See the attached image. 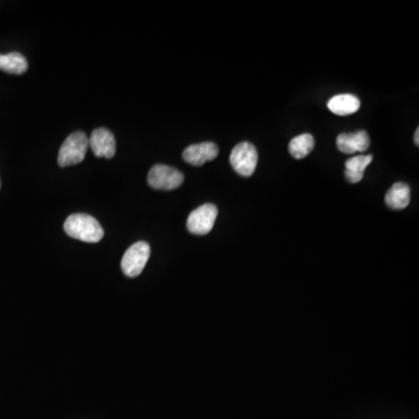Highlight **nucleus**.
Listing matches in <instances>:
<instances>
[{
	"instance_id": "nucleus-16",
	"label": "nucleus",
	"mask_w": 419,
	"mask_h": 419,
	"mask_svg": "<svg viewBox=\"0 0 419 419\" xmlns=\"http://www.w3.org/2000/svg\"><path fill=\"white\" fill-rule=\"evenodd\" d=\"M0 186H1V183H0Z\"/></svg>"
},
{
	"instance_id": "nucleus-3",
	"label": "nucleus",
	"mask_w": 419,
	"mask_h": 419,
	"mask_svg": "<svg viewBox=\"0 0 419 419\" xmlns=\"http://www.w3.org/2000/svg\"><path fill=\"white\" fill-rule=\"evenodd\" d=\"M258 151L254 145L249 142H240L233 148L229 162L232 168L239 175L249 177L253 175L258 165Z\"/></svg>"
},
{
	"instance_id": "nucleus-11",
	"label": "nucleus",
	"mask_w": 419,
	"mask_h": 419,
	"mask_svg": "<svg viewBox=\"0 0 419 419\" xmlns=\"http://www.w3.org/2000/svg\"><path fill=\"white\" fill-rule=\"evenodd\" d=\"M411 198V190L408 184L403 182L395 183L386 194V204L391 210H403L408 206Z\"/></svg>"
},
{
	"instance_id": "nucleus-6",
	"label": "nucleus",
	"mask_w": 419,
	"mask_h": 419,
	"mask_svg": "<svg viewBox=\"0 0 419 419\" xmlns=\"http://www.w3.org/2000/svg\"><path fill=\"white\" fill-rule=\"evenodd\" d=\"M218 217V208L215 204H204L191 212L188 217V231L196 236H205L211 232Z\"/></svg>"
},
{
	"instance_id": "nucleus-7",
	"label": "nucleus",
	"mask_w": 419,
	"mask_h": 419,
	"mask_svg": "<svg viewBox=\"0 0 419 419\" xmlns=\"http://www.w3.org/2000/svg\"><path fill=\"white\" fill-rule=\"evenodd\" d=\"M89 147L97 158H112L115 155V139L108 129H97L89 138Z\"/></svg>"
},
{
	"instance_id": "nucleus-2",
	"label": "nucleus",
	"mask_w": 419,
	"mask_h": 419,
	"mask_svg": "<svg viewBox=\"0 0 419 419\" xmlns=\"http://www.w3.org/2000/svg\"><path fill=\"white\" fill-rule=\"evenodd\" d=\"M89 148V138L85 133L75 132L65 139L58 151V165L65 168L68 165H79L85 158Z\"/></svg>"
},
{
	"instance_id": "nucleus-8",
	"label": "nucleus",
	"mask_w": 419,
	"mask_h": 419,
	"mask_svg": "<svg viewBox=\"0 0 419 419\" xmlns=\"http://www.w3.org/2000/svg\"><path fill=\"white\" fill-rule=\"evenodd\" d=\"M219 154V148L213 142H202L191 145L183 151V158L186 163L192 165H203L208 161H213Z\"/></svg>"
},
{
	"instance_id": "nucleus-10",
	"label": "nucleus",
	"mask_w": 419,
	"mask_h": 419,
	"mask_svg": "<svg viewBox=\"0 0 419 419\" xmlns=\"http://www.w3.org/2000/svg\"><path fill=\"white\" fill-rule=\"evenodd\" d=\"M360 105L361 103L356 96L344 93V95H337L331 98L327 103V108L334 115L344 117V115H353L355 112H358Z\"/></svg>"
},
{
	"instance_id": "nucleus-5",
	"label": "nucleus",
	"mask_w": 419,
	"mask_h": 419,
	"mask_svg": "<svg viewBox=\"0 0 419 419\" xmlns=\"http://www.w3.org/2000/svg\"><path fill=\"white\" fill-rule=\"evenodd\" d=\"M184 182V175L176 168L156 165L149 170L148 184L156 190H175Z\"/></svg>"
},
{
	"instance_id": "nucleus-1",
	"label": "nucleus",
	"mask_w": 419,
	"mask_h": 419,
	"mask_svg": "<svg viewBox=\"0 0 419 419\" xmlns=\"http://www.w3.org/2000/svg\"><path fill=\"white\" fill-rule=\"evenodd\" d=\"M65 231L69 237L84 243H99L104 237V229L97 219L85 213H75L67 218Z\"/></svg>"
},
{
	"instance_id": "nucleus-4",
	"label": "nucleus",
	"mask_w": 419,
	"mask_h": 419,
	"mask_svg": "<svg viewBox=\"0 0 419 419\" xmlns=\"http://www.w3.org/2000/svg\"><path fill=\"white\" fill-rule=\"evenodd\" d=\"M151 247L146 241H139L132 245L122 256V272L129 277L139 276L147 265Z\"/></svg>"
},
{
	"instance_id": "nucleus-9",
	"label": "nucleus",
	"mask_w": 419,
	"mask_h": 419,
	"mask_svg": "<svg viewBox=\"0 0 419 419\" xmlns=\"http://www.w3.org/2000/svg\"><path fill=\"white\" fill-rule=\"evenodd\" d=\"M370 140L368 133L359 131L353 134H339L337 138V147L344 154L365 153L369 148Z\"/></svg>"
},
{
	"instance_id": "nucleus-13",
	"label": "nucleus",
	"mask_w": 419,
	"mask_h": 419,
	"mask_svg": "<svg viewBox=\"0 0 419 419\" xmlns=\"http://www.w3.org/2000/svg\"><path fill=\"white\" fill-rule=\"evenodd\" d=\"M27 69H28V62L25 56L18 51H12L6 55L0 54V70L8 74L22 75L27 72Z\"/></svg>"
},
{
	"instance_id": "nucleus-14",
	"label": "nucleus",
	"mask_w": 419,
	"mask_h": 419,
	"mask_svg": "<svg viewBox=\"0 0 419 419\" xmlns=\"http://www.w3.org/2000/svg\"><path fill=\"white\" fill-rule=\"evenodd\" d=\"M315 148V139L311 134H301L291 140L289 144V153L295 158H304L308 156Z\"/></svg>"
},
{
	"instance_id": "nucleus-12",
	"label": "nucleus",
	"mask_w": 419,
	"mask_h": 419,
	"mask_svg": "<svg viewBox=\"0 0 419 419\" xmlns=\"http://www.w3.org/2000/svg\"><path fill=\"white\" fill-rule=\"evenodd\" d=\"M372 161V155H358L353 156L346 161V170H345V176L348 182L359 183L363 179L365 170L370 162Z\"/></svg>"
},
{
	"instance_id": "nucleus-15",
	"label": "nucleus",
	"mask_w": 419,
	"mask_h": 419,
	"mask_svg": "<svg viewBox=\"0 0 419 419\" xmlns=\"http://www.w3.org/2000/svg\"><path fill=\"white\" fill-rule=\"evenodd\" d=\"M413 140H415L416 146H419V129H416L415 138H413Z\"/></svg>"
}]
</instances>
